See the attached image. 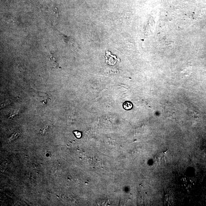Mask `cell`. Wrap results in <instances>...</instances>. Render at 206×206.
Listing matches in <instances>:
<instances>
[{
    "instance_id": "6da1fadb",
    "label": "cell",
    "mask_w": 206,
    "mask_h": 206,
    "mask_svg": "<svg viewBox=\"0 0 206 206\" xmlns=\"http://www.w3.org/2000/svg\"><path fill=\"white\" fill-rule=\"evenodd\" d=\"M123 106L125 109L129 110L133 108L132 103L129 101H126L123 104Z\"/></svg>"
},
{
    "instance_id": "7a4b0ae2",
    "label": "cell",
    "mask_w": 206,
    "mask_h": 206,
    "mask_svg": "<svg viewBox=\"0 0 206 206\" xmlns=\"http://www.w3.org/2000/svg\"><path fill=\"white\" fill-rule=\"evenodd\" d=\"M48 127L47 126H45L42 129H41L39 131V134L41 135H44L45 133L47 131V129H48Z\"/></svg>"
},
{
    "instance_id": "3957f363",
    "label": "cell",
    "mask_w": 206,
    "mask_h": 206,
    "mask_svg": "<svg viewBox=\"0 0 206 206\" xmlns=\"http://www.w3.org/2000/svg\"><path fill=\"white\" fill-rule=\"evenodd\" d=\"M20 134V133L19 132H17L13 134L11 137H10V138H9V140H10V141H11V140H13L17 138L18 137V136H19Z\"/></svg>"
},
{
    "instance_id": "277c9868",
    "label": "cell",
    "mask_w": 206,
    "mask_h": 206,
    "mask_svg": "<svg viewBox=\"0 0 206 206\" xmlns=\"http://www.w3.org/2000/svg\"><path fill=\"white\" fill-rule=\"evenodd\" d=\"M74 133L75 134V136H76V137L79 138L81 136V134L80 132L79 131H74Z\"/></svg>"
},
{
    "instance_id": "5b68a950",
    "label": "cell",
    "mask_w": 206,
    "mask_h": 206,
    "mask_svg": "<svg viewBox=\"0 0 206 206\" xmlns=\"http://www.w3.org/2000/svg\"><path fill=\"white\" fill-rule=\"evenodd\" d=\"M18 114V112H15L14 113H11L9 115V118H12L17 115Z\"/></svg>"
},
{
    "instance_id": "8992f818",
    "label": "cell",
    "mask_w": 206,
    "mask_h": 206,
    "mask_svg": "<svg viewBox=\"0 0 206 206\" xmlns=\"http://www.w3.org/2000/svg\"><path fill=\"white\" fill-rule=\"evenodd\" d=\"M10 104V102L9 101H7L6 102L3 103V104H2V105H1V108H2L4 107L5 106H6V105H8L9 104Z\"/></svg>"
}]
</instances>
